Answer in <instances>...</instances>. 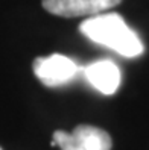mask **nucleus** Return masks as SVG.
I'll return each instance as SVG.
<instances>
[{"label":"nucleus","mask_w":149,"mask_h":150,"mask_svg":"<svg viewBox=\"0 0 149 150\" xmlns=\"http://www.w3.org/2000/svg\"><path fill=\"white\" fill-rule=\"evenodd\" d=\"M81 32L91 41L107 46L126 58L143 53V44L137 33L128 28L125 20L117 14H101L90 17L81 24Z\"/></svg>","instance_id":"f257e3e1"},{"label":"nucleus","mask_w":149,"mask_h":150,"mask_svg":"<svg viewBox=\"0 0 149 150\" xmlns=\"http://www.w3.org/2000/svg\"><path fill=\"white\" fill-rule=\"evenodd\" d=\"M34 73L47 86H59L70 82L79 71L78 65L70 58L63 55H52L37 58L32 64Z\"/></svg>","instance_id":"f03ea898"},{"label":"nucleus","mask_w":149,"mask_h":150,"mask_svg":"<svg viewBox=\"0 0 149 150\" xmlns=\"http://www.w3.org/2000/svg\"><path fill=\"white\" fill-rule=\"evenodd\" d=\"M122 0H43V8L58 17H82V15H101L117 6Z\"/></svg>","instance_id":"7ed1b4c3"},{"label":"nucleus","mask_w":149,"mask_h":150,"mask_svg":"<svg viewBox=\"0 0 149 150\" xmlns=\"http://www.w3.org/2000/svg\"><path fill=\"white\" fill-rule=\"evenodd\" d=\"M90 83L103 94H114L120 85V70L108 59L96 61L84 68Z\"/></svg>","instance_id":"20e7f679"},{"label":"nucleus","mask_w":149,"mask_h":150,"mask_svg":"<svg viewBox=\"0 0 149 150\" xmlns=\"http://www.w3.org/2000/svg\"><path fill=\"white\" fill-rule=\"evenodd\" d=\"M72 135L84 150H111L113 146L108 132L94 126L79 125L75 127Z\"/></svg>","instance_id":"39448f33"},{"label":"nucleus","mask_w":149,"mask_h":150,"mask_svg":"<svg viewBox=\"0 0 149 150\" xmlns=\"http://www.w3.org/2000/svg\"><path fill=\"white\" fill-rule=\"evenodd\" d=\"M52 146H58L61 150H84L78 141L73 138L72 134H67L64 130H55L53 132V141Z\"/></svg>","instance_id":"423d86ee"},{"label":"nucleus","mask_w":149,"mask_h":150,"mask_svg":"<svg viewBox=\"0 0 149 150\" xmlns=\"http://www.w3.org/2000/svg\"><path fill=\"white\" fill-rule=\"evenodd\" d=\"M0 150H2V147H0Z\"/></svg>","instance_id":"0eeeda50"}]
</instances>
